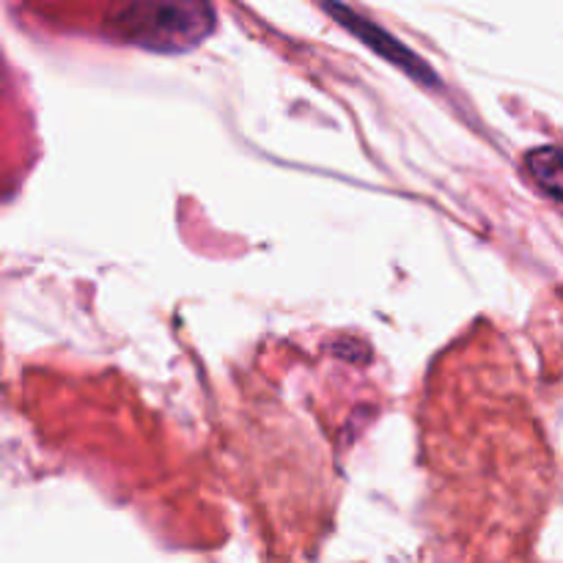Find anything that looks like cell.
<instances>
[{
    "mask_svg": "<svg viewBox=\"0 0 563 563\" xmlns=\"http://www.w3.org/2000/svg\"><path fill=\"white\" fill-rule=\"evenodd\" d=\"M209 3H132L115 11L110 33L148 53H187L214 31Z\"/></svg>",
    "mask_w": 563,
    "mask_h": 563,
    "instance_id": "obj_1",
    "label": "cell"
},
{
    "mask_svg": "<svg viewBox=\"0 0 563 563\" xmlns=\"http://www.w3.org/2000/svg\"><path fill=\"white\" fill-rule=\"evenodd\" d=\"M324 11H328L330 16H335V22H341V25H344L352 36L361 38V42L366 44L372 53H377L379 58L390 60V66H396V69H401L405 75H410L412 80L423 82V86H438V75L429 69L427 60H423L421 55L412 53L410 47H405L399 38L390 36L388 31H383L379 25H374L372 20L361 16L357 11L346 9V5H335V3L324 5Z\"/></svg>",
    "mask_w": 563,
    "mask_h": 563,
    "instance_id": "obj_2",
    "label": "cell"
},
{
    "mask_svg": "<svg viewBox=\"0 0 563 563\" xmlns=\"http://www.w3.org/2000/svg\"><path fill=\"white\" fill-rule=\"evenodd\" d=\"M526 168L542 192L563 203V148L539 146L526 154Z\"/></svg>",
    "mask_w": 563,
    "mask_h": 563,
    "instance_id": "obj_3",
    "label": "cell"
}]
</instances>
